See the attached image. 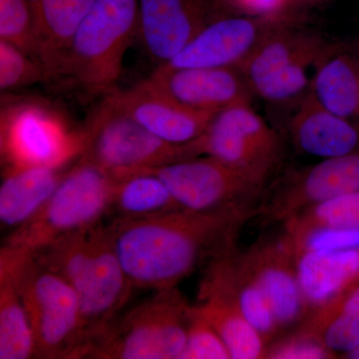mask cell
<instances>
[{
  "label": "cell",
  "mask_w": 359,
  "mask_h": 359,
  "mask_svg": "<svg viewBox=\"0 0 359 359\" xmlns=\"http://www.w3.org/2000/svg\"><path fill=\"white\" fill-rule=\"evenodd\" d=\"M217 9L216 0H139L138 37L150 57L165 65L222 18Z\"/></svg>",
  "instance_id": "4fadbf2b"
},
{
  "label": "cell",
  "mask_w": 359,
  "mask_h": 359,
  "mask_svg": "<svg viewBox=\"0 0 359 359\" xmlns=\"http://www.w3.org/2000/svg\"><path fill=\"white\" fill-rule=\"evenodd\" d=\"M139 0H96L71 40L53 82L88 97L114 92L138 36Z\"/></svg>",
  "instance_id": "3957f363"
},
{
  "label": "cell",
  "mask_w": 359,
  "mask_h": 359,
  "mask_svg": "<svg viewBox=\"0 0 359 359\" xmlns=\"http://www.w3.org/2000/svg\"><path fill=\"white\" fill-rule=\"evenodd\" d=\"M301 20V16L292 13V9L273 15L245 14L218 18L205 26L175 57L161 66L238 68L269 35Z\"/></svg>",
  "instance_id": "30bf717a"
},
{
  "label": "cell",
  "mask_w": 359,
  "mask_h": 359,
  "mask_svg": "<svg viewBox=\"0 0 359 359\" xmlns=\"http://www.w3.org/2000/svg\"><path fill=\"white\" fill-rule=\"evenodd\" d=\"M83 137L79 159L109 172L166 166L197 157L190 142L170 143L155 136L108 96L92 113Z\"/></svg>",
  "instance_id": "52a82bcc"
},
{
  "label": "cell",
  "mask_w": 359,
  "mask_h": 359,
  "mask_svg": "<svg viewBox=\"0 0 359 359\" xmlns=\"http://www.w3.org/2000/svg\"><path fill=\"white\" fill-rule=\"evenodd\" d=\"M359 191V149L290 175L259 203L264 223L283 224L311 205Z\"/></svg>",
  "instance_id": "8fae6325"
},
{
  "label": "cell",
  "mask_w": 359,
  "mask_h": 359,
  "mask_svg": "<svg viewBox=\"0 0 359 359\" xmlns=\"http://www.w3.org/2000/svg\"><path fill=\"white\" fill-rule=\"evenodd\" d=\"M148 80L182 105L214 114L233 106L250 104L254 95L249 82L235 67L159 65Z\"/></svg>",
  "instance_id": "5bb4252c"
},
{
  "label": "cell",
  "mask_w": 359,
  "mask_h": 359,
  "mask_svg": "<svg viewBox=\"0 0 359 359\" xmlns=\"http://www.w3.org/2000/svg\"><path fill=\"white\" fill-rule=\"evenodd\" d=\"M192 306L177 287L156 290L125 311L90 344L85 358L179 359Z\"/></svg>",
  "instance_id": "5b68a950"
},
{
  "label": "cell",
  "mask_w": 359,
  "mask_h": 359,
  "mask_svg": "<svg viewBox=\"0 0 359 359\" xmlns=\"http://www.w3.org/2000/svg\"><path fill=\"white\" fill-rule=\"evenodd\" d=\"M231 353L218 332L194 309L185 347L179 359H231Z\"/></svg>",
  "instance_id": "4dcf8cb0"
},
{
  "label": "cell",
  "mask_w": 359,
  "mask_h": 359,
  "mask_svg": "<svg viewBox=\"0 0 359 359\" xmlns=\"http://www.w3.org/2000/svg\"><path fill=\"white\" fill-rule=\"evenodd\" d=\"M0 266L13 276L32 325L35 358H83L84 334L76 292L32 252L2 245Z\"/></svg>",
  "instance_id": "277c9868"
},
{
  "label": "cell",
  "mask_w": 359,
  "mask_h": 359,
  "mask_svg": "<svg viewBox=\"0 0 359 359\" xmlns=\"http://www.w3.org/2000/svg\"><path fill=\"white\" fill-rule=\"evenodd\" d=\"M137 170L162 180L179 205L192 211L249 208L257 212L255 204L269 178L210 156Z\"/></svg>",
  "instance_id": "ba28073f"
},
{
  "label": "cell",
  "mask_w": 359,
  "mask_h": 359,
  "mask_svg": "<svg viewBox=\"0 0 359 359\" xmlns=\"http://www.w3.org/2000/svg\"><path fill=\"white\" fill-rule=\"evenodd\" d=\"M243 252L282 332L302 325L308 309L297 276L294 241L283 231L280 235L262 238Z\"/></svg>",
  "instance_id": "7c38bea8"
},
{
  "label": "cell",
  "mask_w": 359,
  "mask_h": 359,
  "mask_svg": "<svg viewBox=\"0 0 359 359\" xmlns=\"http://www.w3.org/2000/svg\"><path fill=\"white\" fill-rule=\"evenodd\" d=\"M35 358L29 316L13 276L0 266V359Z\"/></svg>",
  "instance_id": "484cf974"
},
{
  "label": "cell",
  "mask_w": 359,
  "mask_h": 359,
  "mask_svg": "<svg viewBox=\"0 0 359 359\" xmlns=\"http://www.w3.org/2000/svg\"><path fill=\"white\" fill-rule=\"evenodd\" d=\"M96 0H29L35 41L47 83L57 74L71 40Z\"/></svg>",
  "instance_id": "d6986e66"
},
{
  "label": "cell",
  "mask_w": 359,
  "mask_h": 359,
  "mask_svg": "<svg viewBox=\"0 0 359 359\" xmlns=\"http://www.w3.org/2000/svg\"><path fill=\"white\" fill-rule=\"evenodd\" d=\"M257 215L249 208L212 211L180 209L162 216L114 219L113 247L134 287H177L205 262L236 247L238 231Z\"/></svg>",
  "instance_id": "6da1fadb"
},
{
  "label": "cell",
  "mask_w": 359,
  "mask_h": 359,
  "mask_svg": "<svg viewBox=\"0 0 359 359\" xmlns=\"http://www.w3.org/2000/svg\"><path fill=\"white\" fill-rule=\"evenodd\" d=\"M335 358L318 337L301 327L294 332L273 340L266 348V358L327 359Z\"/></svg>",
  "instance_id": "1f68e13d"
},
{
  "label": "cell",
  "mask_w": 359,
  "mask_h": 359,
  "mask_svg": "<svg viewBox=\"0 0 359 359\" xmlns=\"http://www.w3.org/2000/svg\"><path fill=\"white\" fill-rule=\"evenodd\" d=\"M302 20L280 28L269 35L238 67L250 88L283 68L299 62L313 61L318 65L335 46L320 34L299 28Z\"/></svg>",
  "instance_id": "ffe728a7"
},
{
  "label": "cell",
  "mask_w": 359,
  "mask_h": 359,
  "mask_svg": "<svg viewBox=\"0 0 359 359\" xmlns=\"http://www.w3.org/2000/svg\"><path fill=\"white\" fill-rule=\"evenodd\" d=\"M299 327L311 332L334 355L359 347V283L309 314Z\"/></svg>",
  "instance_id": "d4e9b609"
},
{
  "label": "cell",
  "mask_w": 359,
  "mask_h": 359,
  "mask_svg": "<svg viewBox=\"0 0 359 359\" xmlns=\"http://www.w3.org/2000/svg\"><path fill=\"white\" fill-rule=\"evenodd\" d=\"M325 0H297V4H316L320 2H325Z\"/></svg>",
  "instance_id": "e575fe53"
},
{
  "label": "cell",
  "mask_w": 359,
  "mask_h": 359,
  "mask_svg": "<svg viewBox=\"0 0 359 359\" xmlns=\"http://www.w3.org/2000/svg\"><path fill=\"white\" fill-rule=\"evenodd\" d=\"M247 15H273L292 11L297 0H229Z\"/></svg>",
  "instance_id": "836d02e7"
},
{
  "label": "cell",
  "mask_w": 359,
  "mask_h": 359,
  "mask_svg": "<svg viewBox=\"0 0 359 359\" xmlns=\"http://www.w3.org/2000/svg\"><path fill=\"white\" fill-rule=\"evenodd\" d=\"M83 132L75 135L57 113L36 102L2 106L1 153L6 170L63 167L81 154Z\"/></svg>",
  "instance_id": "9c48e42d"
},
{
  "label": "cell",
  "mask_w": 359,
  "mask_h": 359,
  "mask_svg": "<svg viewBox=\"0 0 359 359\" xmlns=\"http://www.w3.org/2000/svg\"><path fill=\"white\" fill-rule=\"evenodd\" d=\"M30 252L76 292L83 323L84 358L90 344L122 313L134 287L116 254L107 226L100 223L75 231Z\"/></svg>",
  "instance_id": "7a4b0ae2"
},
{
  "label": "cell",
  "mask_w": 359,
  "mask_h": 359,
  "mask_svg": "<svg viewBox=\"0 0 359 359\" xmlns=\"http://www.w3.org/2000/svg\"><path fill=\"white\" fill-rule=\"evenodd\" d=\"M349 358H358L359 359V347L356 351H354L353 353H351V354H348Z\"/></svg>",
  "instance_id": "d590c367"
},
{
  "label": "cell",
  "mask_w": 359,
  "mask_h": 359,
  "mask_svg": "<svg viewBox=\"0 0 359 359\" xmlns=\"http://www.w3.org/2000/svg\"><path fill=\"white\" fill-rule=\"evenodd\" d=\"M292 240L294 241L297 252L302 250L359 249V229H316Z\"/></svg>",
  "instance_id": "d6a6232c"
},
{
  "label": "cell",
  "mask_w": 359,
  "mask_h": 359,
  "mask_svg": "<svg viewBox=\"0 0 359 359\" xmlns=\"http://www.w3.org/2000/svg\"><path fill=\"white\" fill-rule=\"evenodd\" d=\"M114 184L111 172L79 159L65 171L42 209L8 233L4 245L34 252L59 238L100 224L110 212Z\"/></svg>",
  "instance_id": "8992f818"
},
{
  "label": "cell",
  "mask_w": 359,
  "mask_h": 359,
  "mask_svg": "<svg viewBox=\"0 0 359 359\" xmlns=\"http://www.w3.org/2000/svg\"><path fill=\"white\" fill-rule=\"evenodd\" d=\"M111 173L115 184L110 212H114L115 219L152 218L184 209L164 182L155 175L137 169Z\"/></svg>",
  "instance_id": "603a6c76"
},
{
  "label": "cell",
  "mask_w": 359,
  "mask_h": 359,
  "mask_svg": "<svg viewBox=\"0 0 359 359\" xmlns=\"http://www.w3.org/2000/svg\"><path fill=\"white\" fill-rule=\"evenodd\" d=\"M62 167L34 166L6 170L0 186V223L18 230L46 204L65 176Z\"/></svg>",
  "instance_id": "44dd1931"
},
{
  "label": "cell",
  "mask_w": 359,
  "mask_h": 359,
  "mask_svg": "<svg viewBox=\"0 0 359 359\" xmlns=\"http://www.w3.org/2000/svg\"><path fill=\"white\" fill-rule=\"evenodd\" d=\"M290 133L299 150L323 159L359 149L358 125L323 107L309 90L290 120Z\"/></svg>",
  "instance_id": "e0dca14e"
},
{
  "label": "cell",
  "mask_w": 359,
  "mask_h": 359,
  "mask_svg": "<svg viewBox=\"0 0 359 359\" xmlns=\"http://www.w3.org/2000/svg\"><path fill=\"white\" fill-rule=\"evenodd\" d=\"M194 309L211 323L233 359L266 358L263 337L230 297L216 292L199 290Z\"/></svg>",
  "instance_id": "cb8c5ba5"
},
{
  "label": "cell",
  "mask_w": 359,
  "mask_h": 359,
  "mask_svg": "<svg viewBox=\"0 0 359 359\" xmlns=\"http://www.w3.org/2000/svg\"><path fill=\"white\" fill-rule=\"evenodd\" d=\"M313 61H299L252 86V92L269 102H283L309 88V68Z\"/></svg>",
  "instance_id": "f546056e"
},
{
  "label": "cell",
  "mask_w": 359,
  "mask_h": 359,
  "mask_svg": "<svg viewBox=\"0 0 359 359\" xmlns=\"http://www.w3.org/2000/svg\"><path fill=\"white\" fill-rule=\"evenodd\" d=\"M107 96L141 126L170 143L195 140L204 133L215 116L182 105L148 79L129 89H116Z\"/></svg>",
  "instance_id": "9a60e30c"
},
{
  "label": "cell",
  "mask_w": 359,
  "mask_h": 359,
  "mask_svg": "<svg viewBox=\"0 0 359 359\" xmlns=\"http://www.w3.org/2000/svg\"><path fill=\"white\" fill-rule=\"evenodd\" d=\"M297 266L309 316L359 283V249L302 250Z\"/></svg>",
  "instance_id": "ac0fdd59"
},
{
  "label": "cell",
  "mask_w": 359,
  "mask_h": 359,
  "mask_svg": "<svg viewBox=\"0 0 359 359\" xmlns=\"http://www.w3.org/2000/svg\"><path fill=\"white\" fill-rule=\"evenodd\" d=\"M47 82L43 66L15 45L0 39V88L2 91Z\"/></svg>",
  "instance_id": "83f0119b"
},
{
  "label": "cell",
  "mask_w": 359,
  "mask_h": 359,
  "mask_svg": "<svg viewBox=\"0 0 359 359\" xmlns=\"http://www.w3.org/2000/svg\"><path fill=\"white\" fill-rule=\"evenodd\" d=\"M314 67L311 93L323 107L359 126V59L335 45Z\"/></svg>",
  "instance_id": "7402d4cb"
},
{
  "label": "cell",
  "mask_w": 359,
  "mask_h": 359,
  "mask_svg": "<svg viewBox=\"0 0 359 359\" xmlns=\"http://www.w3.org/2000/svg\"><path fill=\"white\" fill-rule=\"evenodd\" d=\"M292 238L323 228L359 229V191L311 205L283 224Z\"/></svg>",
  "instance_id": "4316f807"
},
{
  "label": "cell",
  "mask_w": 359,
  "mask_h": 359,
  "mask_svg": "<svg viewBox=\"0 0 359 359\" xmlns=\"http://www.w3.org/2000/svg\"><path fill=\"white\" fill-rule=\"evenodd\" d=\"M0 39L15 45L40 63L29 0H0Z\"/></svg>",
  "instance_id": "f1b7e54d"
},
{
  "label": "cell",
  "mask_w": 359,
  "mask_h": 359,
  "mask_svg": "<svg viewBox=\"0 0 359 359\" xmlns=\"http://www.w3.org/2000/svg\"><path fill=\"white\" fill-rule=\"evenodd\" d=\"M199 290L226 295L237 304L241 311L263 337L266 346L282 332L273 309L256 276L237 248L208 262Z\"/></svg>",
  "instance_id": "2e32d148"
}]
</instances>
